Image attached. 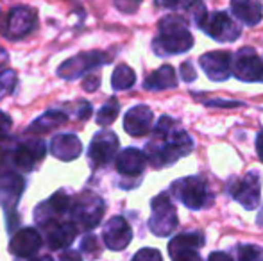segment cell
I'll use <instances>...</instances> for the list:
<instances>
[{
  "mask_svg": "<svg viewBox=\"0 0 263 261\" xmlns=\"http://www.w3.org/2000/svg\"><path fill=\"white\" fill-rule=\"evenodd\" d=\"M106 206L102 198L97 195L86 193L84 197L77 198L76 204L72 206V216L76 226H81L83 229H93L101 224L102 216H104Z\"/></svg>",
  "mask_w": 263,
  "mask_h": 261,
  "instance_id": "cell-7",
  "label": "cell"
},
{
  "mask_svg": "<svg viewBox=\"0 0 263 261\" xmlns=\"http://www.w3.org/2000/svg\"><path fill=\"white\" fill-rule=\"evenodd\" d=\"M118 111H120V104H118L115 98H111L109 102H106L97 113V124L101 127H107L117 120L118 116Z\"/></svg>",
  "mask_w": 263,
  "mask_h": 261,
  "instance_id": "cell-27",
  "label": "cell"
},
{
  "mask_svg": "<svg viewBox=\"0 0 263 261\" xmlns=\"http://www.w3.org/2000/svg\"><path fill=\"white\" fill-rule=\"evenodd\" d=\"M181 7H183L186 13L192 14V20L195 22V25L202 27L208 18V13H206V6L202 4V0H183L181 2Z\"/></svg>",
  "mask_w": 263,
  "mask_h": 261,
  "instance_id": "cell-26",
  "label": "cell"
},
{
  "mask_svg": "<svg viewBox=\"0 0 263 261\" xmlns=\"http://www.w3.org/2000/svg\"><path fill=\"white\" fill-rule=\"evenodd\" d=\"M153 215L149 218V229L156 236H168L177 227V211L176 206L168 198L166 193L153 198Z\"/></svg>",
  "mask_w": 263,
  "mask_h": 261,
  "instance_id": "cell-4",
  "label": "cell"
},
{
  "mask_svg": "<svg viewBox=\"0 0 263 261\" xmlns=\"http://www.w3.org/2000/svg\"><path fill=\"white\" fill-rule=\"evenodd\" d=\"M36 261H52V259H50L49 256H45V258H42V259H36Z\"/></svg>",
  "mask_w": 263,
  "mask_h": 261,
  "instance_id": "cell-41",
  "label": "cell"
},
{
  "mask_svg": "<svg viewBox=\"0 0 263 261\" xmlns=\"http://www.w3.org/2000/svg\"><path fill=\"white\" fill-rule=\"evenodd\" d=\"M143 86L149 91H161V90H168V88H176L177 86L176 70L168 65L161 66L156 72H153L151 75L145 77Z\"/></svg>",
  "mask_w": 263,
  "mask_h": 261,
  "instance_id": "cell-22",
  "label": "cell"
},
{
  "mask_svg": "<svg viewBox=\"0 0 263 261\" xmlns=\"http://www.w3.org/2000/svg\"><path fill=\"white\" fill-rule=\"evenodd\" d=\"M135 83H136V73L127 65H118L117 70L113 72V75H111V86L117 91L129 90Z\"/></svg>",
  "mask_w": 263,
  "mask_h": 261,
  "instance_id": "cell-24",
  "label": "cell"
},
{
  "mask_svg": "<svg viewBox=\"0 0 263 261\" xmlns=\"http://www.w3.org/2000/svg\"><path fill=\"white\" fill-rule=\"evenodd\" d=\"M45 150H47V147L42 139H29V142L20 143V145L16 147V150H14V154H13V163L16 165L20 170L29 172L34 168V165L38 163V161L43 159Z\"/></svg>",
  "mask_w": 263,
  "mask_h": 261,
  "instance_id": "cell-15",
  "label": "cell"
},
{
  "mask_svg": "<svg viewBox=\"0 0 263 261\" xmlns=\"http://www.w3.org/2000/svg\"><path fill=\"white\" fill-rule=\"evenodd\" d=\"M81 249H83L84 252H91V251H95V249H99V244H97V238L95 236H86L83 240V244H81Z\"/></svg>",
  "mask_w": 263,
  "mask_h": 261,
  "instance_id": "cell-33",
  "label": "cell"
},
{
  "mask_svg": "<svg viewBox=\"0 0 263 261\" xmlns=\"http://www.w3.org/2000/svg\"><path fill=\"white\" fill-rule=\"evenodd\" d=\"M61 261H83L79 252H73V251H66L61 254Z\"/></svg>",
  "mask_w": 263,
  "mask_h": 261,
  "instance_id": "cell-37",
  "label": "cell"
},
{
  "mask_svg": "<svg viewBox=\"0 0 263 261\" xmlns=\"http://www.w3.org/2000/svg\"><path fill=\"white\" fill-rule=\"evenodd\" d=\"M231 11L242 24L254 27L263 18V6L260 0H231Z\"/></svg>",
  "mask_w": 263,
  "mask_h": 261,
  "instance_id": "cell-20",
  "label": "cell"
},
{
  "mask_svg": "<svg viewBox=\"0 0 263 261\" xmlns=\"http://www.w3.org/2000/svg\"><path fill=\"white\" fill-rule=\"evenodd\" d=\"M113 4L120 13L133 14V13H136V9L140 7L142 0H113Z\"/></svg>",
  "mask_w": 263,
  "mask_h": 261,
  "instance_id": "cell-30",
  "label": "cell"
},
{
  "mask_svg": "<svg viewBox=\"0 0 263 261\" xmlns=\"http://www.w3.org/2000/svg\"><path fill=\"white\" fill-rule=\"evenodd\" d=\"M206 238L202 233L177 234L168 244V254L172 261H202L199 249L204 245Z\"/></svg>",
  "mask_w": 263,
  "mask_h": 261,
  "instance_id": "cell-8",
  "label": "cell"
},
{
  "mask_svg": "<svg viewBox=\"0 0 263 261\" xmlns=\"http://www.w3.org/2000/svg\"><path fill=\"white\" fill-rule=\"evenodd\" d=\"M24 190V181L18 174L13 172H6L4 175H0V198L6 204V200H13V204H16L18 197L22 195Z\"/></svg>",
  "mask_w": 263,
  "mask_h": 261,
  "instance_id": "cell-23",
  "label": "cell"
},
{
  "mask_svg": "<svg viewBox=\"0 0 263 261\" xmlns=\"http://www.w3.org/2000/svg\"><path fill=\"white\" fill-rule=\"evenodd\" d=\"M102 240L111 251H124L133 240V231L127 220L124 216H113L104 226Z\"/></svg>",
  "mask_w": 263,
  "mask_h": 261,
  "instance_id": "cell-13",
  "label": "cell"
},
{
  "mask_svg": "<svg viewBox=\"0 0 263 261\" xmlns=\"http://www.w3.org/2000/svg\"><path fill=\"white\" fill-rule=\"evenodd\" d=\"M208 261H233V258L226 252H211L208 256Z\"/></svg>",
  "mask_w": 263,
  "mask_h": 261,
  "instance_id": "cell-36",
  "label": "cell"
},
{
  "mask_svg": "<svg viewBox=\"0 0 263 261\" xmlns=\"http://www.w3.org/2000/svg\"><path fill=\"white\" fill-rule=\"evenodd\" d=\"M7 126H11V120L7 118V116L4 115V113H0V134H2L4 131L9 129V127H7Z\"/></svg>",
  "mask_w": 263,
  "mask_h": 261,
  "instance_id": "cell-40",
  "label": "cell"
},
{
  "mask_svg": "<svg viewBox=\"0 0 263 261\" xmlns=\"http://www.w3.org/2000/svg\"><path fill=\"white\" fill-rule=\"evenodd\" d=\"M194 149V139L181 129H174L168 136L153 138L147 147V161L154 168H165L186 156Z\"/></svg>",
  "mask_w": 263,
  "mask_h": 261,
  "instance_id": "cell-1",
  "label": "cell"
},
{
  "mask_svg": "<svg viewBox=\"0 0 263 261\" xmlns=\"http://www.w3.org/2000/svg\"><path fill=\"white\" fill-rule=\"evenodd\" d=\"M42 247V236L34 227L20 229L9 244V251L18 258H31Z\"/></svg>",
  "mask_w": 263,
  "mask_h": 261,
  "instance_id": "cell-16",
  "label": "cell"
},
{
  "mask_svg": "<svg viewBox=\"0 0 263 261\" xmlns=\"http://www.w3.org/2000/svg\"><path fill=\"white\" fill-rule=\"evenodd\" d=\"M36 24H38V14L32 7L29 6H14L13 9L7 13L6 24H4V36L13 42L22 39L29 36L34 31Z\"/></svg>",
  "mask_w": 263,
  "mask_h": 261,
  "instance_id": "cell-5",
  "label": "cell"
},
{
  "mask_svg": "<svg viewBox=\"0 0 263 261\" xmlns=\"http://www.w3.org/2000/svg\"><path fill=\"white\" fill-rule=\"evenodd\" d=\"M206 106H222V108H235V106H242L240 102H222V101H211Z\"/></svg>",
  "mask_w": 263,
  "mask_h": 261,
  "instance_id": "cell-38",
  "label": "cell"
},
{
  "mask_svg": "<svg viewBox=\"0 0 263 261\" xmlns=\"http://www.w3.org/2000/svg\"><path fill=\"white\" fill-rule=\"evenodd\" d=\"M153 118L154 116H153L151 108H147V106H143V104L135 106V108H131L125 113L124 129L127 134L135 136V138L145 136L147 132L151 131V127H153Z\"/></svg>",
  "mask_w": 263,
  "mask_h": 261,
  "instance_id": "cell-17",
  "label": "cell"
},
{
  "mask_svg": "<svg viewBox=\"0 0 263 261\" xmlns=\"http://www.w3.org/2000/svg\"><path fill=\"white\" fill-rule=\"evenodd\" d=\"M131 261H163L161 258V252L158 249H153V247H145L142 251H138L135 254V258Z\"/></svg>",
  "mask_w": 263,
  "mask_h": 261,
  "instance_id": "cell-29",
  "label": "cell"
},
{
  "mask_svg": "<svg viewBox=\"0 0 263 261\" xmlns=\"http://www.w3.org/2000/svg\"><path fill=\"white\" fill-rule=\"evenodd\" d=\"M181 79L186 81V83H194V81L197 79V72L194 70L192 61H184V63L181 65Z\"/></svg>",
  "mask_w": 263,
  "mask_h": 261,
  "instance_id": "cell-32",
  "label": "cell"
},
{
  "mask_svg": "<svg viewBox=\"0 0 263 261\" xmlns=\"http://www.w3.org/2000/svg\"><path fill=\"white\" fill-rule=\"evenodd\" d=\"M83 88L86 91H95L99 88V83H101V77L99 75H91V77H86V79L83 81Z\"/></svg>",
  "mask_w": 263,
  "mask_h": 261,
  "instance_id": "cell-34",
  "label": "cell"
},
{
  "mask_svg": "<svg viewBox=\"0 0 263 261\" xmlns=\"http://www.w3.org/2000/svg\"><path fill=\"white\" fill-rule=\"evenodd\" d=\"M231 195L246 209H256L260 204V175L249 172L243 179H235L231 183Z\"/></svg>",
  "mask_w": 263,
  "mask_h": 261,
  "instance_id": "cell-10",
  "label": "cell"
},
{
  "mask_svg": "<svg viewBox=\"0 0 263 261\" xmlns=\"http://www.w3.org/2000/svg\"><path fill=\"white\" fill-rule=\"evenodd\" d=\"M256 152H258V157L263 161V131L258 134V138H256Z\"/></svg>",
  "mask_w": 263,
  "mask_h": 261,
  "instance_id": "cell-39",
  "label": "cell"
},
{
  "mask_svg": "<svg viewBox=\"0 0 263 261\" xmlns=\"http://www.w3.org/2000/svg\"><path fill=\"white\" fill-rule=\"evenodd\" d=\"M201 29L210 38L217 39V42H220V43L235 42L240 36L238 25H236L226 13H218V11L206 18L204 25H202Z\"/></svg>",
  "mask_w": 263,
  "mask_h": 261,
  "instance_id": "cell-12",
  "label": "cell"
},
{
  "mask_svg": "<svg viewBox=\"0 0 263 261\" xmlns=\"http://www.w3.org/2000/svg\"><path fill=\"white\" fill-rule=\"evenodd\" d=\"M14 81H16V77H14L13 72H4L2 75H0V97L13 91Z\"/></svg>",
  "mask_w": 263,
  "mask_h": 261,
  "instance_id": "cell-31",
  "label": "cell"
},
{
  "mask_svg": "<svg viewBox=\"0 0 263 261\" xmlns=\"http://www.w3.org/2000/svg\"><path fill=\"white\" fill-rule=\"evenodd\" d=\"M233 75L246 83H263V57L251 47H243L233 57Z\"/></svg>",
  "mask_w": 263,
  "mask_h": 261,
  "instance_id": "cell-6",
  "label": "cell"
},
{
  "mask_svg": "<svg viewBox=\"0 0 263 261\" xmlns=\"http://www.w3.org/2000/svg\"><path fill=\"white\" fill-rule=\"evenodd\" d=\"M183 0H156V4L159 7H165V9H177L181 7Z\"/></svg>",
  "mask_w": 263,
  "mask_h": 261,
  "instance_id": "cell-35",
  "label": "cell"
},
{
  "mask_svg": "<svg viewBox=\"0 0 263 261\" xmlns=\"http://www.w3.org/2000/svg\"><path fill=\"white\" fill-rule=\"evenodd\" d=\"M172 193L190 209H202L211 204L208 185L201 177H184L172 185Z\"/></svg>",
  "mask_w": 263,
  "mask_h": 261,
  "instance_id": "cell-3",
  "label": "cell"
},
{
  "mask_svg": "<svg viewBox=\"0 0 263 261\" xmlns=\"http://www.w3.org/2000/svg\"><path fill=\"white\" fill-rule=\"evenodd\" d=\"M238 261H263V252L256 245H240Z\"/></svg>",
  "mask_w": 263,
  "mask_h": 261,
  "instance_id": "cell-28",
  "label": "cell"
},
{
  "mask_svg": "<svg viewBox=\"0 0 263 261\" xmlns=\"http://www.w3.org/2000/svg\"><path fill=\"white\" fill-rule=\"evenodd\" d=\"M77 236V226L73 222H61L54 224V227L49 229L47 234V244L50 249L58 251V249H65L76 240Z\"/></svg>",
  "mask_w": 263,
  "mask_h": 261,
  "instance_id": "cell-21",
  "label": "cell"
},
{
  "mask_svg": "<svg viewBox=\"0 0 263 261\" xmlns=\"http://www.w3.org/2000/svg\"><path fill=\"white\" fill-rule=\"evenodd\" d=\"M109 61V57H106V54L102 52H84V54H77L76 57L65 61L59 66L58 73L63 79H76V77L83 75L88 70H93L97 66L104 65Z\"/></svg>",
  "mask_w": 263,
  "mask_h": 261,
  "instance_id": "cell-11",
  "label": "cell"
},
{
  "mask_svg": "<svg viewBox=\"0 0 263 261\" xmlns=\"http://www.w3.org/2000/svg\"><path fill=\"white\" fill-rule=\"evenodd\" d=\"M50 150L58 159L73 161L83 152V143L76 134H58L50 143Z\"/></svg>",
  "mask_w": 263,
  "mask_h": 261,
  "instance_id": "cell-19",
  "label": "cell"
},
{
  "mask_svg": "<svg viewBox=\"0 0 263 261\" xmlns=\"http://www.w3.org/2000/svg\"><path fill=\"white\" fill-rule=\"evenodd\" d=\"M68 120V116L65 113H59V111H49L45 115H42L38 120H34L31 126V131L32 132H45V131H50L52 127H58L61 124H65Z\"/></svg>",
  "mask_w": 263,
  "mask_h": 261,
  "instance_id": "cell-25",
  "label": "cell"
},
{
  "mask_svg": "<svg viewBox=\"0 0 263 261\" xmlns=\"http://www.w3.org/2000/svg\"><path fill=\"white\" fill-rule=\"evenodd\" d=\"M145 163H147V156L138 149H124L120 154L117 156V170L118 174L125 175V177H140L145 168Z\"/></svg>",
  "mask_w": 263,
  "mask_h": 261,
  "instance_id": "cell-18",
  "label": "cell"
},
{
  "mask_svg": "<svg viewBox=\"0 0 263 261\" xmlns=\"http://www.w3.org/2000/svg\"><path fill=\"white\" fill-rule=\"evenodd\" d=\"M201 66L206 72V75L211 81H226L233 73L231 66V54L226 50H218V52H208L201 56Z\"/></svg>",
  "mask_w": 263,
  "mask_h": 261,
  "instance_id": "cell-14",
  "label": "cell"
},
{
  "mask_svg": "<svg viewBox=\"0 0 263 261\" xmlns=\"http://www.w3.org/2000/svg\"><path fill=\"white\" fill-rule=\"evenodd\" d=\"M194 47V36L186 29V24L181 16H168L161 18L159 22V34L154 39V52L159 56H174V54H183Z\"/></svg>",
  "mask_w": 263,
  "mask_h": 261,
  "instance_id": "cell-2",
  "label": "cell"
},
{
  "mask_svg": "<svg viewBox=\"0 0 263 261\" xmlns=\"http://www.w3.org/2000/svg\"><path fill=\"white\" fill-rule=\"evenodd\" d=\"M115 156H118V138L113 131H101L93 136L88 149V157L93 168L104 167Z\"/></svg>",
  "mask_w": 263,
  "mask_h": 261,
  "instance_id": "cell-9",
  "label": "cell"
}]
</instances>
